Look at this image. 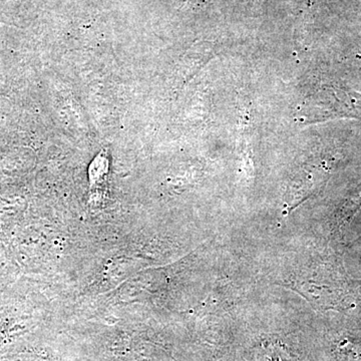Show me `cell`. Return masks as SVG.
Returning <instances> with one entry per match:
<instances>
[]
</instances>
